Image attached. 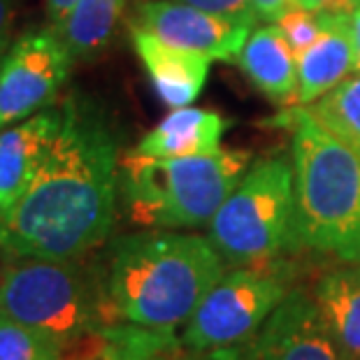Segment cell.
Wrapping results in <instances>:
<instances>
[{
    "label": "cell",
    "instance_id": "cell-20",
    "mask_svg": "<svg viewBox=\"0 0 360 360\" xmlns=\"http://www.w3.org/2000/svg\"><path fill=\"white\" fill-rule=\"evenodd\" d=\"M65 354L51 335L0 314V360H65Z\"/></svg>",
    "mask_w": 360,
    "mask_h": 360
},
{
    "label": "cell",
    "instance_id": "cell-23",
    "mask_svg": "<svg viewBox=\"0 0 360 360\" xmlns=\"http://www.w3.org/2000/svg\"><path fill=\"white\" fill-rule=\"evenodd\" d=\"M358 0H290V7L307 12H349Z\"/></svg>",
    "mask_w": 360,
    "mask_h": 360
},
{
    "label": "cell",
    "instance_id": "cell-13",
    "mask_svg": "<svg viewBox=\"0 0 360 360\" xmlns=\"http://www.w3.org/2000/svg\"><path fill=\"white\" fill-rule=\"evenodd\" d=\"M323 35L297 56L295 105L307 107L356 72L354 44L347 30V12H319Z\"/></svg>",
    "mask_w": 360,
    "mask_h": 360
},
{
    "label": "cell",
    "instance_id": "cell-25",
    "mask_svg": "<svg viewBox=\"0 0 360 360\" xmlns=\"http://www.w3.org/2000/svg\"><path fill=\"white\" fill-rule=\"evenodd\" d=\"M347 30L354 44V58H356V72L360 75V0L347 12Z\"/></svg>",
    "mask_w": 360,
    "mask_h": 360
},
{
    "label": "cell",
    "instance_id": "cell-22",
    "mask_svg": "<svg viewBox=\"0 0 360 360\" xmlns=\"http://www.w3.org/2000/svg\"><path fill=\"white\" fill-rule=\"evenodd\" d=\"M177 3L193 5L198 10L219 14V17L244 21V24L256 26V10H254V0H177Z\"/></svg>",
    "mask_w": 360,
    "mask_h": 360
},
{
    "label": "cell",
    "instance_id": "cell-28",
    "mask_svg": "<svg viewBox=\"0 0 360 360\" xmlns=\"http://www.w3.org/2000/svg\"><path fill=\"white\" fill-rule=\"evenodd\" d=\"M177 360H214V358L210 354H191V351H184Z\"/></svg>",
    "mask_w": 360,
    "mask_h": 360
},
{
    "label": "cell",
    "instance_id": "cell-17",
    "mask_svg": "<svg viewBox=\"0 0 360 360\" xmlns=\"http://www.w3.org/2000/svg\"><path fill=\"white\" fill-rule=\"evenodd\" d=\"M344 360H360V263L326 272L311 290Z\"/></svg>",
    "mask_w": 360,
    "mask_h": 360
},
{
    "label": "cell",
    "instance_id": "cell-18",
    "mask_svg": "<svg viewBox=\"0 0 360 360\" xmlns=\"http://www.w3.org/2000/svg\"><path fill=\"white\" fill-rule=\"evenodd\" d=\"M128 0H77L56 30L65 40L75 63L98 60L110 49Z\"/></svg>",
    "mask_w": 360,
    "mask_h": 360
},
{
    "label": "cell",
    "instance_id": "cell-29",
    "mask_svg": "<svg viewBox=\"0 0 360 360\" xmlns=\"http://www.w3.org/2000/svg\"><path fill=\"white\" fill-rule=\"evenodd\" d=\"M10 33H5L3 37H0V60H3V56H5V51H7V47H10Z\"/></svg>",
    "mask_w": 360,
    "mask_h": 360
},
{
    "label": "cell",
    "instance_id": "cell-10",
    "mask_svg": "<svg viewBox=\"0 0 360 360\" xmlns=\"http://www.w3.org/2000/svg\"><path fill=\"white\" fill-rule=\"evenodd\" d=\"M133 24L154 33L172 47L200 53L210 60L237 63L254 26L198 10L177 0H140Z\"/></svg>",
    "mask_w": 360,
    "mask_h": 360
},
{
    "label": "cell",
    "instance_id": "cell-1",
    "mask_svg": "<svg viewBox=\"0 0 360 360\" xmlns=\"http://www.w3.org/2000/svg\"><path fill=\"white\" fill-rule=\"evenodd\" d=\"M63 124L35 181L0 212V254L86 258L107 242L117 219L119 130L89 96L63 101Z\"/></svg>",
    "mask_w": 360,
    "mask_h": 360
},
{
    "label": "cell",
    "instance_id": "cell-2",
    "mask_svg": "<svg viewBox=\"0 0 360 360\" xmlns=\"http://www.w3.org/2000/svg\"><path fill=\"white\" fill-rule=\"evenodd\" d=\"M107 323L174 333L226 274L210 237L165 228L128 233L98 260Z\"/></svg>",
    "mask_w": 360,
    "mask_h": 360
},
{
    "label": "cell",
    "instance_id": "cell-11",
    "mask_svg": "<svg viewBox=\"0 0 360 360\" xmlns=\"http://www.w3.org/2000/svg\"><path fill=\"white\" fill-rule=\"evenodd\" d=\"M60 124L63 105L56 103L0 130V212L10 210L35 181Z\"/></svg>",
    "mask_w": 360,
    "mask_h": 360
},
{
    "label": "cell",
    "instance_id": "cell-12",
    "mask_svg": "<svg viewBox=\"0 0 360 360\" xmlns=\"http://www.w3.org/2000/svg\"><path fill=\"white\" fill-rule=\"evenodd\" d=\"M130 42L142 60L144 72L154 86L160 103L170 110L188 107L202 94L212 60L200 53L172 47L154 33L130 21Z\"/></svg>",
    "mask_w": 360,
    "mask_h": 360
},
{
    "label": "cell",
    "instance_id": "cell-21",
    "mask_svg": "<svg viewBox=\"0 0 360 360\" xmlns=\"http://www.w3.org/2000/svg\"><path fill=\"white\" fill-rule=\"evenodd\" d=\"M277 24L283 30V35H286V40L290 42V47H293L297 56L307 51L326 30L323 24H321L319 12L297 10V7H290V10L283 12Z\"/></svg>",
    "mask_w": 360,
    "mask_h": 360
},
{
    "label": "cell",
    "instance_id": "cell-16",
    "mask_svg": "<svg viewBox=\"0 0 360 360\" xmlns=\"http://www.w3.org/2000/svg\"><path fill=\"white\" fill-rule=\"evenodd\" d=\"M181 351L174 333L135 323H105L72 344L65 360H177Z\"/></svg>",
    "mask_w": 360,
    "mask_h": 360
},
{
    "label": "cell",
    "instance_id": "cell-19",
    "mask_svg": "<svg viewBox=\"0 0 360 360\" xmlns=\"http://www.w3.org/2000/svg\"><path fill=\"white\" fill-rule=\"evenodd\" d=\"M307 110L360 156V75L337 84L316 103L307 105Z\"/></svg>",
    "mask_w": 360,
    "mask_h": 360
},
{
    "label": "cell",
    "instance_id": "cell-27",
    "mask_svg": "<svg viewBox=\"0 0 360 360\" xmlns=\"http://www.w3.org/2000/svg\"><path fill=\"white\" fill-rule=\"evenodd\" d=\"M14 7H17V0H0V37L5 33H10Z\"/></svg>",
    "mask_w": 360,
    "mask_h": 360
},
{
    "label": "cell",
    "instance_id": "cell-14",
    "mask_svg": "<svg viewBox=\"0 0 360 360\" xmlns=\"http://www.w3.org/2000/svg\"><path fill=\"white\" fill-rule=\"evenodd\" d=\"M237 63L267 101L279 107L295 105L297 53L279 24H265L251 30L237 56Z\"/></svg>",
    "mask_w": 360,
    "mask_h": 360
},
{
    "label": "cell",
    "instance_id": "cell-9",
    "mask_svg": "<svg viewBox=\"0 0 360 360\" xmlns=\"http://www.w3.org/2000/svg\"><path fill=\"white\" fill-rule=\"evenodd\" d=\"M210 356L214 360H344L314 295L300 286L290 288L254 337Z\"/></svg>",
    "mask_w": 360,
    "mask_h": 360
},
{
    "label": "cell",
    "instance_id": "cell-3",
    "mask_svg": "<svg viewBox=\"0 0 360 360\" xmlns=\"http://www.w3.org/2000/svg\"><path fill=\"white\" fill-rule=\"evenodd\" d=\"M277 124L293 128V249L360 263V156L307 107Z\"/></svg>",
    "mask_w": 360,
    "mask_h": 360
},
{
    "label": "cell",
    "instance_id": "cell-24",
    "mask_svg": "<svg viewBox=\"0 0 360 360\" xmlns=\"http://www.w3.org/2000/svg\"><path fill=\"white\" fill-rule=\"evenodd\" d=\"M256 19L265 24H277L281 14L290 10V0H254Z\"/></svg>",
    "mask_w": 360,
    "mask_h": 360
},
{
    "label": "cell",
    "instance_id": "cell-6",
    "mask_svg": "<svg viewBox=\"0 0 360 360\" xmlns=\"http://www.w3.org/2000/svg\"><path fill=\"white\" fill-rule=\"evenodd\" d=\"M226 265H256L293 249V158L267 156L249 167L207 226Z\"/></svg>",
    "mask_w": 360,
    "mask_h": 360
},
{
    "label": "cell",
    "instance_id": "cell-7",
    "mask_svg": "<svg viewBox=\"0 0 360 360\" xmlns=\"http://www.w3.org/2000/svg\"><path fill=\"white\" fill-rule=\"evenodd\" d=\"M293 279V267L279 258L233 267L214 283L181 328V349L191 354H212L247 342L290 293Z\"/></svg>",
    "mask_w": 360,
    "mask_h": 360
},
{
    "label": "cell",
    "instance_id": "cell-4",
    "mask_svg": "<svg viewBox=\"0 0 360 360\" xmlns=\"http://www.w3.org/2000/svg\"><path fill=\"white\" fill-rule=\"evenodd\" d=\"M247 149L219 147L210 154L151 158L137 149L121 154L119 195L130 219L147 228L188 231L210 226L247 174Z\"/></svg>",
    "mask_w": 360,
    "mask_h": 360
},
{
    "label": "cell",
    "instance_id": "cell-15",
    "mask_svg": "<svg viewBox=\"0 0 360 360\" xmlns=\"http://www.w3.org/2000/svg\"><path fill=\"white\" fill-rule=\"evenodd\" d=\"M226 128L228 121L217 112L191 105L177 107L151 128L135 149L151 158L210 154L221 147Z\"/></svg>",
    "mask_w": 360,
    "mask_h": 360
},
{
    "label": "cell",
    "instance_id": "cell-8",
    "mask_svg": "<svg viewBox=\"0 0 360 360\" xmlns=\"http://www.w3.org/2000/svg\"><path fill=\"white\" fill-rule=\"evenodd\" d=\"M75 58L53 26H33L0 60V130L56 105Z\"/></svg>",
    "mask_w": 360,
    "mask_h": 360
},
{
    "label": "cell",
    "instance_id": "cell-26",
    "mask_svg": "<svg viewBox=\"0 0 360 360\" xmlns=\"http://www.w3.org/2000/svg\"><path fill=\"white\" fill-rule=\"evenodd\" d=\"M77 0H44V10H47V24L58 28L68 19V14L75 7Z\"/></svg>",
    "mask_w": 360,
    "mask_h": 360
},
{
    "label": "cell",
    "instance_id": "cell-5",
    "mask_svg": "<svg viewBox=\"0 0 360 360\" xmlns=\"http://www.w3.org/2000/svg\"><path fill=\"white\" fill-rule=\"evenodd\" d=\"M3 258L0 314L51 335L68 349L107 323L98 263Z\"/></svg>",
    "mask_w": 360,
    "mask_h": 360
}]
</instances>
